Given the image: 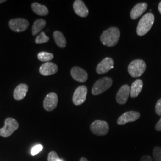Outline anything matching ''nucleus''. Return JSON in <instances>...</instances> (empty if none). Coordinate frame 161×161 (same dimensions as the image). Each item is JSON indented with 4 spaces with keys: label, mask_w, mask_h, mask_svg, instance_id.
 <instances>
[{
    "label": "nucleus",
    "mask_w": 161,
    "mask_h": 161,
    "mask_svg": "<svg viewBox=\"0 0 161 161\" xmlns=\"http://www.w3.org/2000/svg\"><path fill=\"white\" fill-rule=\"evenodd\" d=\"M120 31L118 28L110 27L103 31L100 36V40L104 46H115L120 38Z\"/></svg>",
    "instance_id": "f257e3e1"
},
{
    "label": "nucleus",
    "mask_w": 161,
    "mask_h": 161,
    "mask_svg": "<svg viewBox=\"0 0 161 161\" xmlns=\"http://www.w3.org/2000/svg\"><path fill=\"white\" fill-rule=\"evenodd\" d=\"M155 22V16L152 13H146L141 18L137 28V34L138 36L146 34L152 28Z\"/></svg>",
    "instance_id": "f03ea898"
},
{
    "label": "nucleus",
    "mask_w": 161,
    "mask_h": 161,
    "mask_svg": "<svg viewBox=\"0 0 161 161\" xmlns=\"http://www.w3.org/2000/svg\"><path fill=\"white\" fill-rule=\"evenodd\" d=\"M146 64L143 60L137 59L132 61L128 67L129 74L133 78H138L144 74Z\"/></svg>",
    "instance_id": "7ed1b4c3"
},
{
    "label": "nucleus",
    "mask_w": 161,
    "mask_h": 161,
    "mask_svg": "<svg viewBox=\"0 0 161 161\" xmlns=\"http://www.w3.org/2000/svg\"><path fill=\"white\" fill-rule=\"evenodd\" d=\"M113 80L109 77H104L97 80L92 88V94L94 96L101 94L112 86Z\"/></svg>",
    "instance_id": "20e7f679"
},
{
    "label": "nucleus",
    "mask_w": 161,
    "mask_h": 161,
    "mask_svg": "<svg viewBox=\"0 0 161 161\" xmlns=\"http://www.w3.org/2000/svg\"><path fill=\"white\" fill-rule=\"evenodd\" d=\"M19 123L12 118H7L5 120V125L0 129V136L3 137H8L19 128Z\"/></svg>",
    "instance_id": "39448f33"
},
{
    "label": "nucleus",
    "mask_w": 161,
    "mask_h": 161,
    "mask_svg": "<svg viewBox=\"0 0 161 161\" xmlns=\"http://www.w3.org/2000/svg\"><path fill=\"white\" fill-rule=\"evenodd\" d=\"M90 131L97 136H106L109 131V124L107 122L100 120L94 121L90 125Z\"/></svg>",
    "instance_id": "423d86ee"
},
{
    "label": "nucleus",
    "mask_w": 161,
    "mask_h": 161,
    "mask_svg": "<svg viewBox=\"0 0 161 161\" xmlns=\"http://www.w3.org/2000/svg\"><path fill=\"white\" fill-rule=\"evenodd\" d=\"M8 25L13 31L22 32L28 28L29 23L26 19L23 18H17L12 19L9 22Z\"/></svg>",
    "instance_id": "0eeeda50"
},
{
    "label": "nucleus",
    "mask_w": 161,
    "mask_h": 161,
    "mask_svg": "<svg viewBox=\"0 0 161 161\" xmlns=\"http://www.w3.org/2000/svg\"><path fill=\"white\" fill-rule=\"evenodd\" d=\"M87 96V88L85 86H78L73 95V103L76 106H79L84 103Z\"/></svg>",
    "instance_id": "6e6552de"
},
{
    "label": "nucleus",
    "mask_w": 161,
    "mask_h": 161,
    "mask_svg": "<svg viewBox=\"0 0 161 161\" xmlns=\"http://www.w3.org/2000/svg\"><path fill=\"white\" fill-rule=\"evenodd\" d=\"M58 103V95L54 92H50L47 94L44 98L43 106L46 110L48 112H51L56 108Z\"/></svg>",
    "instance_id": "1a4fd4ad"
},
{
    "label": "nucleus",
    "mask_w": 161,
    "mask_h": 161,
    "mask_svg": "<svg viewBox=\"0 0 161 161\" xmlns=\"http://www.w3.org/2000/svg\"><path fill=\"white\" fill-rule=\"evenodd\" d=\"M140 117V114L138 112L136 111H129L125 112L121 115L117 121L118 125H125L128 122H132L137 120Z\"/></svg>",
    "instance_id": "9d476101"
},
{
    "label": "nucleus",
    "mask_w": 161,
    "mask_h": 161,
    "mask_svg": "<svg viewBox=\"0 0 161 161\" xmlns=\"http://www.w3.org/2000/svg\"><path fill=\"white\" fill-rule=\"evenodd\" d=\"M114 62L112 58H106L101 61L96 68V72L98 74H104L114 68Z\"/></svg>",
    "instance_id": "9b49d317"
},
{
    "label": "nucleus",
    "mask_w": 161,
    "mask_h": 161,
    "mask_svg": "<svg viewBox=\"0 0 161 161\" xmlns=\"http://www.w3.org/2000/svg\"><path fill=\"white\" fill-rule=\"evenodd\" d=\"M130 94V88L128 85L125 84L121 86L116 96L117 103L119 104H125Z\"/></svg>",
    "instance_id": "f8f14e48"
},
{
    "label": "nucleus",
    "mask_w": 161,
    "mask_h": 161,
    "mask_svg": "<svg viewBox=\"0 0 161 161\" xmlns=\"http://www.w3.org/2000/svg\"><path fill=\"white\" fill-rule=\"evenodd\" d=\"M70 74L73 79L79 82H85L88 80V74L86 71L78 66L72 68Z\"/></svg>",
    "instance_id": "ddd939ff"
},
{
    "label": "nucleus",
    "mask_w": 161,
    "mask_h": 161,
    "mask_svg": "<svg viewBox=\"0 0 161 161\" xmlns=\"http://www.w3.org/2000/svg\"><path fill=\"white\" fill-rule=\"evenodd\" d=\"M58 71V66L52 62L44 63L40 68V73L43 76L53 75L57 73Z\"/></svg>",
    "instance_id": "4468645a"
},
{
    "label": "nucleus",
    "mask_w": 161,
    "mask_h": 161,
    "mask_svg": "<svg viewBox=\"0 0 161 161\" xmlns=\"http://www.w3.org/2000/svg\"><path fill=\"white\" fill-rule=\"evenodd\" d=\"M74 10L80 17H86L88 15L89 11L84 3L81 0H76L74 3Z\"/></svg>",
    "instance_id": "2eb2a0df"
},
{
    "label": "nucleus",
    "mask_w": 161,
    "mask_h": 161,
    "mask_svg": "<svg viewBox=\"0 0 161 161\" xmlns=\"http://www.w3.org/2000/svg\"><path fill=\"white\" fill-rule=\"evenodd\" d=\"M147 7L148 5L146 3H141L136 4L132 8L131 11L130 17L133 20L138 19V17L141 16L143 14V13L147 10Z\"/></svg>",
    "instance_id": "dca6fc26"
},
{
    "label": "nucleus",
    "mask_w": 161,
    "mask_h": 161,
    "mask_svg": "<svg viewBox=\"0 0 161 161\" xmlns=\"http://www.w3.org/2000/svg\"><path fill=\"white\" fill-rule=\"evenodd\" d=\"M28 92V86L25 84L18 85L13 92V97L16 100H23Z\"/></svg>",
    "instance_id": "f3484780"
},
{
    "label": "nucleus",
    "mask_w": 161,
    "mask_h": 161,
    "mask_svg": "<svg viewBox=\"0 0 161 161\" xmlns=\"http://www.w3.org/2000/svg\"><path fill=\"white\" fill-rule=\"evenodd\" d=\"M143 86V82L141 80H135L130 88V96L132 98H136L142 92Z\"/></svg>",
    "instance_id": "a211bd4d"
},
{
    "label": "nucleus",
    "mask_w": 161,
    "mask_h": 161,
    "mask_svg": "<svg viewBox=\"0 0 161 161\" xmlns=\"http://www.w3.org/2000/svg\"><path fill=\"white\" fill-rule=\"evenodd\" d=\"M31 8L33 12L39 16H46L48 14V10L46 6L41 5L38 3H32Z\"/></svg>",
    "instance_id": "6ab92c4d"
},
{
    "label": "nucleus",
    "mask_w": 161,
    "mask_h": 161,
    "mask_svg": "<svg viewBox=\"0 0 161 161\" xmlns=\"http://www.w3.org/2000/svg\"><path fill=\"white\" fill-rule=\"evenodd\" d=\"M53 38L58 47L64 48L66 46V40L61 32L58 31H54L53 33Z\"/></svg>",
    "instance_id": "aec40b11"
},
{
    "label": "nucleus",
    "mask_w": 161,
    "mask_h": 161,
    "mask_svg": "<svg viewBox=\"0 0 161 161\" xmlns=\"http://www.w3.org/2000/svg\"><path fill=\"white\" fill-rule=\"evenodd\" d=\"M46 25V21L44 19H40L35 21L32 27V34L35 36L38 35L41 31L45 28Z\"/></svg>",
    "instance_id": "412c9836"
},
{
    "label": "nucleus",
    "mask_w": 161,
    "mask_h": 161,
    "mask_svg": "<svg viewBox=\"0 0 161 161\" xmlns=\"http://www.w3.org/2000/svg\"><path fill=\"white\" fill-rule=\"evenodd\" d=\"M54 58V55L50 53L46 52H41L38 54V58L41 62H49V61L52 60Z\"/></svg>",
    "instance_id": "4be33fe9"
},
{
    "label": "nucleus",
    "mask_w": 161,
    "mask_h": 161,
    "mask_svg": "<svg viewBox=\"0 0 161 161\" xmlns=\"http://www.w3.org/2000/svg\"><path fill=\"white\" fill-rule=\"evenodd\" d=\"M50 38L47 36L44 32H41L40 34L38 35L36 39H35V42L38 44H43V43H46L48 42Z\"/></svg>",
    "instance_id": "5701e85b"
},
{
    "label": "nucleus",
    "mask_w": 161,
    "mask_h": 161,
    "mask_svg": "<svg viewBox=\"0 0 161 161\" xmlns=\"http://www.w3.org/2000/svg\"><path fill=\"white\" fill-rule=\"evenodd\" d=\"M153 158L156 161H161V147L156 146L153 150Z\"/></svg>",
    "instance_id": "b1692460"
},
{
    "label": "nucleus",
    "mask_w": 161,
    "mask_h": 161,
    "mask_svg": "<svg viewBox=\"0 0 161 161\" xmlns=\"http://www.w3.org/2000/svg\"><path fill=\"white\" fill-rule=\"evenodd\" d=\"M48 161H63L60 159L55 151H52L48 153Z\"/></svg>",
    "instance_id": "393cba45"
},
{
    "label": "nucleus",
    "mask_w": 161,
    "mask_h": 161,
    "mask_svg": "<svg viewBox=\"0 0 161 161\" xmlns=\"http://www.w3.org/2000/svg\"><path fill=\"white\" fill-rule=\"evenodd\" d=\"M42 149H43V146L41 144L35 145L31 150V153L32 156L36 155L38 154Z\"/></svg>",
    "instance_id": "a878e982"
},
{
    "label": "nucleus",
    "mask_w": 161,
    "mask_h": 161,
    "mask_svg": "<svg viewBox=\"0 0 161 161\" xmlns=\"http://www.w3.org/2000/svg\"><path fill=\"white\" fill-rule=\"evenodd\" d=\"M155 112L157 115L161 116V98L156 104Z\"/></svg>",
    "instance_id": "bb28decb"
},
{
    "label": "nucleus",
    "mask_w": 161,
    "mask_h": 161,
    "mask_svg": "<svg viewBox=\"0 0 161 161\" xmlns=\"http://www.w3.org/2000/svg\"><path fill=\"white\" fill-rule=\"evenodd\" d=\"M140 161H153V160L151 156L148 155H144L142 157Z\"/></svg>",
    "instance_id": "cd10ccee"
},
{
    "label": "nucleus",
    "mask_w": 161,
    "mask_h": 161,
    "mask_svg": "<svg viewBox=\"0 0 161 161\" xmlns=\"http://www.w3.org/2000/svg\"><path fill=\"white\" fill-rule=\"evenodd\" d=\"M155 129L157 131H161V118L160 120L155 125Z\"/></svg>",
    "instance_id": "c85d7f7f"
},
{
    "label": "nucleus",
    "mask_w": 161,
    "mask_h": 161,
    "mask_svg": "<svg viewBox=\"0 0 161 161\" xmlns=\"http://www.w3.org/2000/svg\"><path fill=\"white\" fill-rule=\"evenodd\" d=\"M80 161H88V159L86 158L85 157H81L80 158Z\"/></svg>",
    "instance_id": "c756f323"
},
{
    "label": "nucleus",
    "mask_w": 161,
    "mask_h": 161,
    "mask_svg": "<svg viewBox=\"0 0 161 161\" xmlns=\"http://www.w3.org/2000/svg\"><path fill=\"white\" fill-rule=\"evenodd\" d=\"M158 10H159V12H160V13L161 14V1L158 5Z\"/></svg>",
    "instance_id": "7c9ffc66"
},
{
    "label": "nucleus",
    "mask_w": 161,
    "mask_h": 161,
    "mask_svg": "<svg viewBox=\"0 0 161 161\" xmlns=\"http://www.w3.org/2000/svg\"><path fill=\"white\" fill-rule=\"evenodd\" d=\"M6 0H0V4H1V3H3L6 2Z\"/></svg>",
    "instance_id": "2f4dec72"
},
{
    "label": "nucleus",
    "mask_w": 161,
    "mask_h": 161,
    "mask_svg": "<svg viewBox=\"0 0 161 161\" xmlns=\"http://www.w3.org/2000/svg\"></svg>",
    "instance_id": "473e14b6"
}]
</instances>
